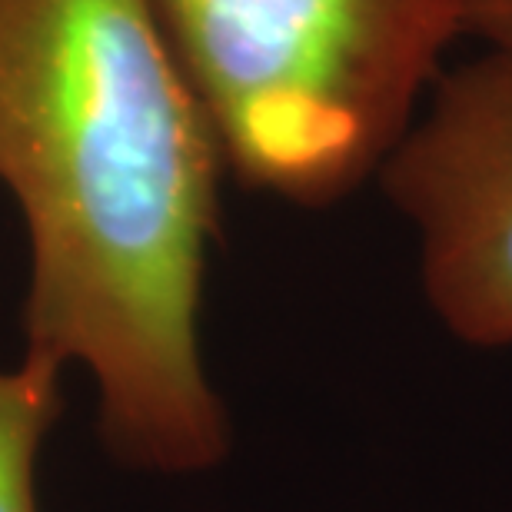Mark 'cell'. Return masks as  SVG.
Masks as SVG:
<instances>
[{
  "instance_id": "obj_2",
  "label": "cell",
  "mask_w": 512,
  "mask_h": 512,
  "mask_svg": "<svg viewBox=\"0 0 512 512\" xmlns=\"http://www.w3.org/2000/svg\"><path fill=\"white\" fill-rule=\"evenodd\" d=\"M150 7L217 130L227 170L300 207H326L380 177L463 37V0Z\"/></svg>"
},
{
  "instance_id": "obj_3",
  "label": "cell",
  "mask_w": 512,
  "mask_h": 512,
  "mask_svg": "<svg viewBox=\"0 0 512 512\" xmlns=\"http://www.w3.org/2000/svg\"><path fill=\"white\" fill-rule=\"evenodd\" d=\"M376 180L416 233L436 320L479 350L512 346V57L446 67Z\"/></svg>"
},
{
  "instance_id": "obj_4",
  "label": "cell",
  "mask_w": 512,
  "mask_h": 512,
  "mask_svg": "<svg viewBox=\"0 0 512 512\" xmlns=\"http://www.w3.org/2000/svg\"><path fill=\"white\" fill-rule=\"evenodd\" d=\"M60 376V366L37 356L17 370H0V512H37L34 466L64 409Z\"/></svg>"
},
{
  "instance_id": "obj_1",
  "label": "cell",
  "mask_w": 512,
  "mask_h": 512,
  "mask_svg": "<svg viewBox=\"0 0 512 512\" xmlns=\"http://www.w3.org/2000/svg\"><path fill=\"white\" fill-rule=\"evenodd\" d=\"M217 130L150 0H0V183L30 243L27 356L87 366L120 463L200 473L230 423L200 356Z\"/></svg>"
},
{
  "instance_id": "obj_5",
  "label": "cell",
  "mask_w": 512,
  "mask_h": 512,
  "mask_svg": "<svg viewBox=\"0 0 512 512\" xmlns=\"http://www.w3.org/2000/svg\"><path fill=\"white\" fill-rule=\"evenodd\" d=\"M463 37L486 54L512 57V0H463Z\"/></svg>"
}]
</instances>
